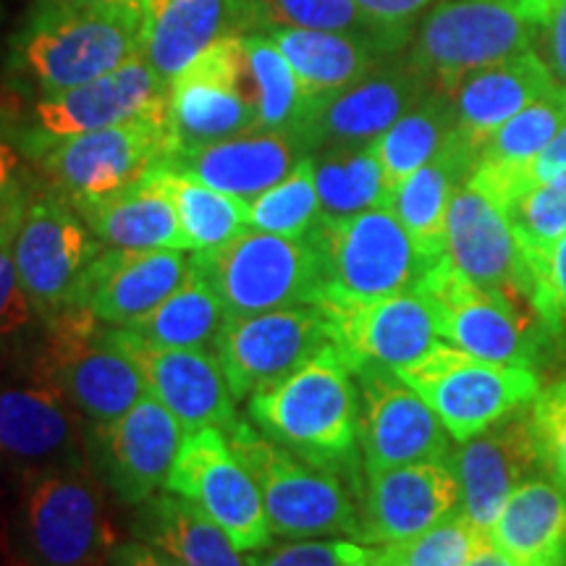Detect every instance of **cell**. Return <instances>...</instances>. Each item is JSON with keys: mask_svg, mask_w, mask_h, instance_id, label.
Wrapping results in <instances>:
<instances>
[{"mask_svg": "<svg viewBox=\"0 0 566 566\" xmlns=\"http://www.w3.org/2000/svg\"><path fill=\"white\" fill-rule=\"evenodd\" d=\"M307 155L294 132H252L176 153L163 163V168L192 176L218 192L254 200L286 179Z\"/></svg>", "mask_w": 566, "mask_h": 566, "instance_id": "4316f807", "label": "cell"}, {"mask_svg": "<svg viewBox=\"0 0 566 566\" xmlns=\"http://www.w3.org/2000/svg\"><path fill=\"white\" fill-rule=\"evenodd\" d=\"M153 176L171 197L189 250L205 252L221 247L250 226V202L242 197L218 192L192 176L163 166L155 168Z\"/></svg>", "mask_w": 566, "mask_h": 566, "instance_id": "8d00e7d4", "label": "cell"}, {"mask_svg": "<svg viewBox=\"0 0 566 566\" xmlns=\"http://www.w3.org/2000/svg\"><path fill=\"white\" fill-rule=\"evenodd\" d=\"M566 124V90L556 87L541 101L530 103L525 111L501 126L491 139L480 147L475 168L485 171H506L520 166L543 150ZM472 168V171H475Z\"/></svg>", "mask_w": 566, "mask_h": 566, "instance_id": "60d3db41", "label": "cell"}, {"mask_svg": "<svg viewBox=\"0 0 566 566\" xmlns=\"http://www.w3.org/2000/svg\"><path fill=\"white\" fill-rule=\"evenodd\" d=\"M118 336L134 363L139 365L145 388L171 412L187 430L221 428L229 430L237 417V396L216 352L205 349H166L150 346L118 328Z\"/></svg>", "mask_w": 566, "mask_h": 566, "instance_id": "d4e9b609", "label": "cell"}, {"mask_svg": "<svg viewBox=\"0 0 566 566\" xmlns=\"http://www.w3.org/2000/svg\"><path fill=\"white\" fill-rule=\"evenodd\" d=\"M142 3L84 6L40 0L13 40L11 69L40 97L59 95L142 55Z\"/></svg>", "mask_w": 566, "mask_h": 566, "instance_id": "6da1fadb", "label": "cell"}, {"mask_svg": "<svg viewBox=\"0 0 566 566\" xmlns=\"http://www.w3.org/2000/svg\"><path fill=\"white\" fill-rule=\"evenodd\" d=\"M367 19L378 27L396 53L409 45L417 19L422 17L436 0H354Z\"/></svg>", "mask_w": 566, "mask_h": 566, "instance_id": "f907efd6", "label": "cell"}, {"mask_svg": "<svg viewBox=\"0 0 566 566\" xmlns=\"http://www.w3.org/2000/svg\"><path fill=\"white\" fill-rule=\"evenodd\" d=\"M108 566H187L181 564L179 558L168 554L153 543L145 541H129L118 543L116 551H113L108 558Z\"/></svg>", "mask_w": 566, "mask_h": 566, "instance_id": "db71d44e", "label": "cell"}, {"mask_svg": "<svg viewBox=\"0 0 566 566\" xmlns=\"http://www.w3.org/2000/svg\"><path fill=\"white\" fill-rule=\"evenodd\" d=\"M244 32L321 30L370 40L384 55H396L378 27L354 0H242Z\"/></svg>", "mask_w": 566, "mask_h": 566, "instance_id": "f35d334b", "label": "cell"}, {"mask_svg": "<svg viewBox=\"0 0 566 566\" xmlns=\"http://www.w3.org/2000/svg\"><path fill=\"white\" fill-rule=\"evenodd\" d=\"M467 566H516V564L504 554V551L495 548L491 535H488V537H483V543H480Z\"/></svg>", "mask_w": 566, "mask_h": 566, "instance_id": "11a10c76", "label": "cell"}, {"mask_svg": "<svg viewBox=\"0 0 566 566\" xmlns=\"http://www.w3.org/2000/svg\"><path fill=\"white\" fill-rule=\"evenodd\" d=\"M168 129L174 155L260 132L244 34L216 42L176 76L168 95Z\"/></svg>", "mask_w": 566, "mask_h": 566, "instance_id": "4fadbf2b", "label": "cell"}, {"mask_svg": "<svg viewBox=\"0 0 566 566\" xmlns=\"http://www.w3.org/2000/svg\"><path fill=\"white\" fill-rule=\"evenodd\" d=\"M336 344L317 352L281 384L250 396V420L304 462L354 478L359 446V394Z\"/></svg>", "mask_w": 566, "mask_h": 566, "instance_id": "3957f363", "label": "cell"}, {"mask_svg": "<svg viewBox=\"0 0 566 566\" xmlns=\"http://www.w3.org/2000/svg\"><path fill=\"white\" fill-rule=\"evenodd\" d=\"M76 210L103 250H189L171 197L153 174Z\"/></svg>", "mask_w": 566, "mask_h": 566, "instance_id": "4dcf8cb0", "label": "cell"}, {"mask_svg": "<svg viewBox=\"0 0 566 566\" xmlns=\"http://www.w3.org/2000/svg\"><path fill=\"white\" fill-rule=\"evenodd\" d=\"M359 394L363 470L380 472L451 457V436L428 401L391 367L354 370Z\"/></svg>", "mask_w": 566, "mask_h": 566, "instance_id": "e0dca14e", "label": "cell"}, {"mask_svg": "<svg viewBox=\"0 0 566 566\" xmlns=\"http://www.w3.org/2000/svg\"><path fill=\"white\" fill-rule=\"evenodd\" d=\"M367 566H384V564H378V558H375V562H373V564H367Z\"/></svg>", "mask_w": 566, "mask_h": 566, "instance_id": "6f0895ef", "label": "cell"}, {"mask_svg": "<svg viewBox=\"0 0 566 566\" xmlns=\"http://www.w3.org/2000/svg\"><path fill=\"white\" fill-rule=\"evenodd\" d=\"M82 417L34 354L0 378V462L19 472L87 462Z\"/></svg>", "mask_w": 566, "mask_h": 566, "instance_id": "5bb4252c", "label": "cell"}, {"mask_svg": "<svg viewBox=\"0 0 566 566\" xmlns=\"http://www.w3.org/2000/svg\"><path fill=\"white\" fill-rule=\"evenodd\" d=\"M315 187L325 218H346L386 208L388 192L375 145L315 153Z\"/></svg>", "mask_w": 566, "mask_h": 566, "instance_id": "74e56055", "label": "cell"}, {"mask_svg": "<svg viewBox=\"0 0 566 566\" xmlns=\"http://www.w3.org/2000/svg\"><path fill=\"white\" fill-rule=\"evenodd\" d=\"M24 147L38 166L40 181L74 208L147 179L174 155L168 108L74 137L27 134Z\"/></svg>", "mask_w": 566, "mask_h": 566, "instance_id": "5b68a950", "label": "cell"}, {"mask_svg": "<svg viewBox=\"0 0 566 566\" xmlns=\"http://www.w3.org/2000/svg\"><path fill=\"white\" fill-rule=\"evenodd\" d=\"M142 55L171 84L216 42L244 32L242 0H142Z\"/></svg>", "mask_w": 566, "mask_h": 566, "instance_id": "83f0119b", "label": "cell"}, {"mask_svg": "<svg viewBox=\"0 0 566 566\" xmlns=\"http://www.w3.org/2000/svg\"><path fill=\"white\" fill-rule=\"evenodd\" d=\"M32 179L21 171L17 147L0 132V239H11Z\"/></svg>", "mask_w": 566, "mask_h": 566, "instance_id": "f5cc1de1", "label": "cell"}, {"mask_svg": "<svg viewBox=\"0 0 566 566\" xmlns=\"http://www.w3.org/2000/svg\"><path fill=\"white\" fill-rule=\"evenodd\" d=\"M533 11V51L546 63L558 87L566 90V0H527Z\"/></svg>", "mask_w": 566, "mask_h": 566, "instance_id": "681fc988", "label": "cell"}, {"mask_svg": "<svg viewBox=\"0 0 566 566\" xmlns=\"http://www.w3.org/2000/svg\"><path fill=\"white\" fill-rule=\"evenodd\" d=\"M317 307L328 315L336 349L352 373L367 365L399 370L441 344L433 307L417 289L373 302H328Z\"/></svg>", "mask_w": 566, "mask_h": 566, "instance_id": "ffe728a7", "label": "cell"}, {"mask_svg": "<svg viewBox=\"0 0 566 566\" xmlns=\"http://www.w3.org/2000/svg\"><path fill=\"white\" fill-rule=\"evenodd\" d=\"M223 433L263 495L273 537L313 541L325 535H352L357 541L359 504L342 472L304 462L247 420H237Z\"/></svg>", "mask_w": 566, "mask_h": 566, "instance_id": "277c9868", "label": "cell"}, {"mask_svg": "<svg viewBox=\"0 0 566 566\" xmlns=\"http://www.w3.org/2000/svg\"><path fill=\"white\" fill-rule=\"evenodd\" d=\"M415 289L430 302L438 334L451 346L483 363L530 367V370L541 367L543 352L548 346L535 317L506 296L467 279L446 254L422 273Z\"/></svg>", "mask_w": 566, "mask_h": 566, "instance_id": "8fae6325", "label": "cell"}, {"mask_svg": "<svg viewBox=\"0 0 566 566\" xmlns=\"http://www.w3.org/2000/svg\"><path fill=\"white\" fill-rule=\"evenodd\" d=\"M116 546L108 495L92 459L21 472L13 564L108 566Z\"/></svg>", "mask_w": 566, "mask_h": 566, "instance_id": "7a4b0ae2", "label": "cell"}, {"mask_svg": "<svg viewBox=\"0 0 566 566\" xmlns=\"http://www.w3.org/2000/svg\"><path fill=\"white\" fill-rule=\"evenodd\" d=\"M396 375L428 401L459 443L530 407L541 394V375L530 367L483 363L449 344H436Z\"/></svg>", "mask_w": 566, "mask_h": 566, "instance_id": "30bf717a", "label": "cell"}, {"mask_svg": "<svg viewBox=\"0 0 566 566\" xmlns=\"http://www.w3.org/2000/svg\"><path fill=\"white\" fill-rule=\"evenodd\" d=\"M323 271L328 302H373L420 283L428 260L417 252L399 218L388 208H370L346 218H325L310 233Z\"/></svg>", "mask_w": 566, "mask_h": 566, "instance_id": "52a82bcc", "label": "cell"}, {"mask_svg": "<svg viewBox=\"0 0 566 566\" xmlns=\"http://www.w3.org/2000/svg\"><path fill=\"white\" fill-rule=\"evenodd\" d=\"M394 59V55H391ZM386 59L370 74L310 103L294 134L310 155L336 147L373 145L409 108L428 95L430 84L405 61Z\"/></svg>", "mask_w": 566, "mask_h": 566, "instance_id": "ac0fdd59", "label": "cell"}, {"mask_svg": "<svg viewBox=\"0 0 566 566\" xmlns=\"http://www.w3.org/2000/svg\"><path fill=\"white\" fill-rule=\"evenodd\" d=\"M34 354L92 424L113 422L129 412L145 391L139 365L116 325L97 321L80 304L48 317L45 336Z\"/></svg>", "mask_w": 566, "mask_h": 566, "instance_id": "ba28073f", "label": "cell"}, {"mask_svg": "<svg viewBox=\"0 0 566 566\" xmlns=\"http://www.w3.org/2000/svg\"><path fill=\"white\" fill-rule=\"evenodd\" d=\"M168 491L184 495L226 530L239 551L271 548L263 495L231 451L221 428H200L184 438L176 464L168 475Z\"/></svg>", "mask_w": 566, "mask_h": 566, "instance_id": "2e32d148", "label": "cell"}, {"mask_svg": "<svg viewBox=\"0 0 566 566\" xmlns=\"http://www.w3.org/2000/svg\"><path fill=\"white\" fill-rule=\"evenodd\" d=\"M323 221L321 197L315 187V158L307 155L296 163L286 179L250 202V226L258 231L304 239Z\"/></svg>", "mask_w": 566, "mask_h": 566, "instance_id": "b9f144b4", "label": "cell"}, {"mask_svg": "<svg viewBox=\"0 0 566 566\" xmlns=\"http://www.w3.org/2000/svg\"><path fill=\"white\" fill-rule=\"evenodd\" d=\"M530 275V307L548 349L566 354V233L541 250L522 252Z\"/></svg>", "mask_w": 566, "mask_h": 566, "instance_id": "ee69618b", "label": "cell"}, {"mask_svg": "<svg viewBox=\"0 0 566 566\" xmlns=\"http://www.w3.org/2000/svg\"><path fill=\"white\" fill-rule=\"evenodd\" d=\"M522 252L541 250L566 233V179L527 189L504 208Z\"/></svg>", "mask_w": 566, "mask_h": 566, "instance_id": "bcb514c9", "label": "cell"}, {"mask_svg": "<svg viewBox=\"0 0 566 566\" xmlns=\"http://www.w3.org/2000/svg\"><path fill=\"white\" fill-rule=\"evenodd\" d=\"M558 179H566V124L562 126V132H558L556 137L530 160L520 163V166L514 168H506V171H485V168H475L467 184H472V187L491 197V200L504 210L514 197L527 192V189Z\"/></svg>", "mask_w": 566, "mask_h": 566, "instance_id": "f6af8a7d", "label": "cell"}, {"mask_svg": "<svg viewBox=\"0 0 566 566\" xmlns=\"http://www.w3.org/2000/svg\"><path fill=\"white\" fill-rule=\"evenodd\" d=\"M32 302L19 281L11 239H0V342L13 338L32 321Z\"/></svg>", "mask_w": 566, "mask_h": 566, "instance_id": "816d5d0a", "label": "cell"}, {"mask_svg": "<svg viewBox=\"0 0 566 566\" xmlns=\"http://www.w3.org/2000/svg\"><path fill=\"white\" fill-rule=\"evenodd\" d=\"M459 488H462V512L483 535H491L495 516L516 488L525 480L541 475V457L530 420V407L493 422L483 433L467 438L451 451Z\"/></svg>", "mask_w": 566, "mask_h": 566, "instance_id": "603a6c76", "label": "cell"}, {"mask_svg": "<svg viewBox=\"0 0 566 566\" xmlns=\"http://www.w3.org/2000/svg\"><path fill=\"white\" fill-rule=\"evenodd\" d=\"M454 129L457 118L451 97L441 90H430L391 129L373 142L380 166H384L388 197L407 176H412L417 168H422L443 150Z\"/></svg>", "mask_w": 566, "mask_h": 566, "instance_id": "d590c367", "label": "cell"}, {"mask_svg": "<svg viewBox=\"0 0 566 566\" xmlns=\"http://www.w3.org/2000/svg\"><path fill=\"white\" fill-rule=\"evenodd\" d=\"M564 375H566V373H564Z\"/></svg>", "mask_w": 566, "mask_h": 566, "instance_id": "680465c9", "label": "cell"}, {"mask_svg": "<svg viewBox=\"0 0 566 566\" xmlns=\"http://www.w3.org/2000/svg\"><path fill=\"white\" fill-rule=\"evenodd\" d=\"M446 258L478 286L533 315L527 263L512 223L491 197L467 181L451 197L446 216Z\"/></svg>", "mask_w": 566, "mask_h": 566, "instance_id": "7402d4cb", "label": "cell"}, {"mask_svg": "<svg viewBox=\"0 0 566 566\" xmlns=\"http://www.w3.org/2000/svg\"><path fill=\"white\" fill-rule=\"evenodd\" d=\"M475 160L478 153L454 129L443 150L407 176L388 197L386 208L399 218L428 263L446 254V216L451 197L470 179Z\"/></svg>", "mask_w": 566, "mask_h": 566, "instance_id": "f546056e", "label": "cell"}, {"mask_svg": "<svg viewBox=\"0 0 566 566\" xmlns=\"http://www.w3.org/2000/svg\"><path fill=\"white\" fill-rule=\"evenodd\" d=\"M192 273L181 250H101L84 271L76 304L97 321L129 328L171 296Z\"/></svg>", "mask_w": 566, "mask_h": 566, "instance_id": "484cf974", "label": "cell"}, {"mask_svg": "<svg viewBox=\"0 0 566 566\" xmlns=\"http://www.w3.org/2000/svg\"><path fill=\"white\" fill-rule=\"evenodd\" d=\"M554 87V76H551L546 63L541 61V55L527 51L464 76L446 95L451 97V108H454L457 134L472 150L480 153V147L509 118L525 111L530 103L541 101Z\"/></svg>", "mask_w": 566, "mask_h": 566, "instance_id": "f1b7e54d", "label": "cell"}, {"mask_svg": "<svg viewBox=\"0 0 566 566\" xmlns=\"http://www.w3.org/2000/svg\"><path fill=\"white\" fill-rule=\"evenodd\" d=\"M226 321H229V313H226L223 300L192 263L189 279L150 315L129 325V331L150 346L202 349V346H216Z\"/></svg>", "mask_w": 566, "mask_h": 566, "instance_id": "e575fe53", "label": "cell"}, {"mask_svg": "<svg viewBox=\"0 0 566 566\" xmlns=\"http://www.w3.org/2000/svg\"><path fill=\"white\" fill-rule=\"evenodd\" d=\"M334 344L328 315L317 304L229 317L216 338L218 363L239 401L307 365L317 352Z\"/></svg>", "mask_w": 566, "mask_h": 566, "instance_id": "9a60e30c", "label": "cell"}, {"mask_svg": "<svg viewBox=\"0 0 566 566\" xmlns=\"http://www.w3.org/2000/svg\"><path fill=\"white\" fill-rule=\"evenodd\" d=\"M59 3H84V6H139L142 0H59Z\"/></svg>", "mask_w": 566, "mask_h": 566, "instance_id": "9f6ffc18", "label": "cell"}, {"mask_svg": "<svg viewBox=\"0 0 566 566\" xmlns=\"http://www.w3.org/2000/svg\"><path fill=\"white\" fill-rule=\"evenodd\" d=\"M462 506V488L449 459H430L394 470L367 472L359 501L365 546H391L424 533Z\"/></svg>", "mask_w": 566, "mask_h": 566, "instance_id": "44dd1931", "label": "cell"}, {"mask_svg": "<svg viewBox=\"0 0 566 566\" xmlns=\"http://www.w3.org/2000/svg\"><path fill=\"white\" fill-rule=\"evenodd\" d=\"M134 533L187 566H254L200 506L176 493H155L137 506Z\"/></svg>", "mask_w": 566, "mask_h": 566, "instance_id": "d6a6232c", "label": "cell"}, {"mask_svg": "<svg viewBox=\"0 0 566 566\" xmlns=\"http://www.w3.org/2000/svg\"><path fill=\"white\" fill-rule=\"evenodd\" d=\"M168 95L171 84L155 74L145 55H137L111 74L63 90L59 95L40 97L32 111L34 126L30 134L61 139L108 129L168 108Z\"/></svg>", "mask_w": 566, "mask_h": 566, "instance_id": "cb8c5ba5", "label": "cell"}, {"mask_svg": "<svg viewBox=\"0 0 566 566\" xmlns=\"http://www.w3.org/2000/svg\"><path fill=\"white\" fill-rule=\"evenodd\" d=\"M375 546L352 541H286V546L254 556V566H367Z\"/></svg>", "mask_w": 566, "mask_h": 566, "instance_id": "c3c4849f", "label": "cell"}, {"mask_svg": "<svg viewBox=\"0 0 566 566\" xmlns=\"http://www.w3.org/2000/svg\"><path fill=\"white\" fill-rule=\"evenodd\" d=\"M181 428L155 396H142L113 422L92 424L90 459L118 499L139 506L168 483L184 446Z\"/></svg>", "mask_w": 566, "mask_h": 566, "instance_id": "d6986e66", "label": "cell"}, {"mask_svg": "<svg viewBox=\"0 0 566 566\" xmlns=\"http://www.w3.org/2000/svg\"><path fill=\"white\" fill-rule=\"evenodd\" d=\"M491 541L516 566H566V488L535 475L509 495Z\"/></svg>", "mask_w": 566, "mask_h": 566, "instance_id": "1f68e13d", "label": "cell"}, {"mask_svg": "<svg viewBox=\"0 0 566 566\" xmlns=\"http://www.w3.org/2000/svg\"><path fill=\"white\" fill-rule=\"evenodd\" d=\"M265 34L275 42L313 101L349 87L370 74L380 61L391 59L357 34L321 30H271Z\"/></svg>", "mask_w": 566, "mask_h": 566, "instance_id": "836d02e7", "label": "cell"}, {"mask_svg": "<svg viewBox=\"0 0 566 566\" xmlns=\"http://www.w3.org/2000/svg\"><path fill=\"white\" fill-rule=\"evenodd\" d=\"M244 45L258 87L260 132H294L313 97H307L294 69L265 32L244 34Z\"/></svg>", "mask_w": 566, "mask_h": 566, "instance_id": "ab89813d", "label": "cell"}, {"mask_svg": "<svg viewBox=\"0 0 566 566\" xmlns=\"http://www.w3.org/2000/svg\"><path fill=\"white\" fill-rule=\"evenodd\" d=\"M483 537L488 535L457 512L409 541L375 546V558L384 566H467Z\"/></svg>", "mask_w": 566, "mask_h": 566, "instance_id": "7bdbcfd3", "label": "cell"}, {"mask_svg": "<svg viewBox=\"0 0 566 566\" xmlns=\"http://www.w3.org/2000/svg\"><path fill=\"white\" fill-rule=\"evenodd\" d=\"M527 0H438L417 19L407 63L433 90L451 92L464 76L533 51Z\"/></svg>", "mask_w": 566, "mask_h": 566, "instance_id": "8992f818", "label": "cell"}, {"mask_svg": "<svg viewBox=\"0 0 566 566\" xmlns=\"http://www.w3.org/2000/svg\"><path fill=\"white\" fill-rule=\"evenodd\" d=\"M101 250L80 210L48 184L32 179L11 252L21 286L42 321L74 307L82 275Z\"/></svg>", "mask_w": 566, "mask_h": 566, "instance_id": "7c38bea8", "label": "cell"}, {"mask_svg": "<svg viewBox=\"0 0 566 566\" xmlns=\"http://www.w3.org/2000/svg\"><path fill=\"white\" fill-rule=\"evenodd\" d=\"M197 271L212 283L229 317L317 304L323 271L313 242L268 231H239L221 247L197 252Z\"/></svg>", "mask_w": 566, "mask_h": 566, "instance_id": "9c48e42d", "label": "cell"}, {"mask_svg": "<svg viewBox=\"0 0 566 566\" xmlns=\"http://www.w3.org/2000/svg\"><path fill=\"white\" fill-rule=\"evenodd\" d=\"M530 420L543 472L566 488V375L537 394L530 405Z\"/></svg>", "mask_w": 566, "mask_h": 566, "instance_id": "7dc6e473", "label": "cell"}]
</instances>
